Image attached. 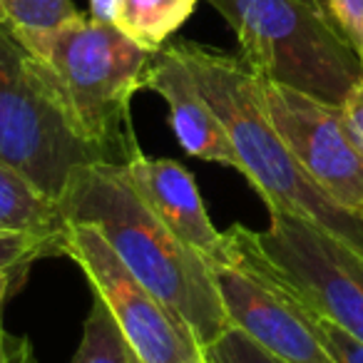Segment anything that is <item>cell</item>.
Listing matches in <instances>:
<instances>
[{
  "mask_svg": "<svg viewBox=\"0 0 363 363\" xmlns=\"http://www.w3.org/2000/svg\"><path fill=\"white\" fill-rule=\"evenodd\" d=\"M60 209L67 222L92 224L122 264L187 323L202 348L232 326L212 264L142 202L122 164L97 162L77 169Z\"/></svg>",
  "mask_w": 363,
  "mask_h": 363,
  "instance_id": "6da1fadb",
  "label": "cell"
},
{
  "mask_svg": "<svg viewBox=\"0 0 363 363\" xmlns=\"http://www.w3.org/2000/svg\"><path fill=\"white\" fill-rule=\"evenodd\" d=\"M172 48L187 62L204 97L224 122L239 160L237 172L247 177L269 212L306 217L363 252L361 217L333 202L303 172L269 120L259 92V77L242 55H229L189 40H177Z\"/></svg>",
  "mask_w": 363,
  "mask_h": 363,
  "instance_id": "7a4b0ae2",
  "label": "cell"
},
{
  "mask_svg": "<svg viewBox=\"0 0 363 363\" xmlns=\"http://www.w3.org/2000/svg\"><path fill=\"white\" fill-rule=\"evenodd\" d=\"M23 43L48 70L75 130L112 164H127L140 152L130 105L145 90L155 52L85 13Z\"/></svg>",
  "mask_w": 363,
  "mask_h": 363,
  "instance_id": "3957f363",
  "label": "cell"
},
{
  "mask_svg": "<svg viewBox=\"0 0 363 363\" xmlns=\"http://www.w3.org/2000/svg\"><path fill=\"white\" fill-rule=\"evenodd\" d=\"M227 21L242 60L262 80L343 105L363 62L323 6L303 0H207Z\"/></svg>",
  "mask_w": 363,
  "mask_h": 363,
  "instance_id": "277c9868",
  "label": "cell"
},
{
  "mask_svg": "<svg viewBox=\"0 0 363 363\" xmlns=\"http://www.w3.org/2000/svg\"><path fill=\"white\" fill-rule=\"evenodd\" d=\"M0 160L55 202L77 169L110 162L75 130L48 70L8 23H0Z\"/></svg>",
  "mask_w": 363,
  "mask_h": 363,
  "instance_id": "5b68a950",
  "label": "cell"
},
{
  "mask_svg": "<svg viewBox=\"0 0 363 363\" xmlns=\"http://www.w3.org/2000/svg\"><path fill=\"white\" fill-rule=\"evenodd\" d=\"M224 237L313 313L363 343V252L291 212H269L264 232L232 224Z\"/></svg>",
  "mask_w": 363,
  "mask_h": 363,
  "instance_id": "8992f818",
  "label": "cell"
},
{
  "mask_svg": "<svg viewBox=\"0 0 363 363\" xmlns=\"http://www.w3.org/2000/svg\"><path fill=\"white\" fill-rule=\"evenodd\" d=\"M65 242V257L80 267L142 363H207L187 323L122 264L92 224L67 222Z\"/></svg>",
  "mask_w": 363,
  "mask_h": 363,
  "instance_id": "52a82bcc",
  "label": "cell"
},
{
  "mask_svg": "<svg viewBox=\"0 0 363 363\" xmlns=\"http://www.w3.org/2000/svg\"><path fill=\"white\" fill-rule=\"evenodd\" d=\"M264 110L308 177L336 204L358 212L363 204V150L341 105L259 77Z\"/></svg>",
  "mask_w": 363,
  "mask_h": 363,
  "instance_id": "ba28073f",
  "label": "cell"
},
{
  "mask_svg": "<svg viewBox=\"0 0 363 363\" xmlns=\"http://www.w3.org/2000/svg\"><path fill=\"white\" fill-rule=\"evenodd\" d=\"M212 272L232 326L284 363H336L318 338L306 303L237 252L227 237L224 259L212 262Z\"/></svg>",
  "mask_w": 363,
  "mask_h": 363,
  "instance_id": "9c48e42d",
  "label": "cell"
},
{
  "mask_svg": "<svg viewBox=\"0 0 363 363\" xmlns=\"http://www.w3.org/2000/svg\"><path fill=\"white\" fill-rule=\"evenodd\" d=\"M125 177L142 202L177 234L199 252L209 264L224 259V232H217L204 207L194 177L179 162L137 152L127 164Z\"/></svg>",
  "mask_w": 363,
  "mask_h": 363,
  "instance_id": "30bf717a",
  "label": "cell"
},
{
  "mask_svg": "<svg viewBox=\"0 0 363 363\" xmlns=\"http://www.w3.org/2000/svg\"><path fill=\"white\" fill-rule=\"evenodd\" d=\"M145 90H152L169 107V127L179 140L182 150L189 157L239 169L234 145L229 140L224 122L204 97L192 70L182 60L179 52L167 43L155 52L147 70Z\"/></svg>",
  "mask_w": 363,
  "mask_h": 363,
  "instance_id": "8fae6325",
  "label": "cell"
},
{
  "mask_svg": "<svg viewBox=\"0 0 363 363\" xmlns=\"http://www.w3.org/2000/svg\"><path fill=\"white\" fill-rule=\"evenodd\" d=\"M0 229L40 234H60L67 229L60 202L40 192L28 177H23L3 160H0Z\"/></svg>",
  "mask_w": 363,
  "mask_h": 363,
  "instance_id": "7c38bea8",
  "label": "cell"
},
{
  "mask_svg": "<svg viewBox=\"0 0 363 363\" xmlns=\"http://www.w3.org/2000/svg\"><path fill=\"white\" fill-rule=\"evenodd\" d=\"M199 0H117L112 26L150 52L169 43L197 11Z\"/></svg>",
  "mask_w": 363,
  "mask_h": 363,
  "instance_id": "4fadbf2b",
  "label": "cell"
},
{
  "mask_svg": "<svg viewBox=\"0 0 363 363\" xmlns=\"http://www.w3.org/2000/svg\"><path fill=\"white\" fill-rule=\"evenodd\" d=\"M70 363H142L127 338L122 336L120 326L115 323L112 313L105 308V303H92L90 316L85 318L82 328V341L77 346Z\"/></svg>",
  "mask_w": 363,
  "mask_h": 363,
  "instance_id": "5bb4252c",
  "label": "cell"
},
{
  "mask_svg": "<svg viewBox=\"0 0 363 363\" xmlns=\"http://www.w3.org/2000/svg\"><path fill=\"white\" fill-rule=\"evenodd\" d=\"M65 232L40 234L0 229V272L28 274L30 267L48 257H65Z\"/></svg>",
  "mask_w": 363,
  "mask_h": 363,
  "instance_id": "9a60e30c",
  "label": "cell"
},
{
  "mask_svg": "<svg viewBox=\"0 0 363 363\" xmlns=\"http://www.w3.org/2000/svg\"><path fill=\"white\" fill-rule=\"evenodd\" d=\"M8 26L18 38H33L55 30L62 23L80 16L72 0H3Z\"/></svg>",
  "mask_w": 363,
  "mask_h": 363,
  "instance_id": "2e32d148",
  "label": "cell"
},
{
  "mask_svg": "<svg viewBox=\"0 0 363 363\" xmlns=\"http://www.w3.org/2000/svg\"><path fill=\"white\" fill-rule=\"evenodd\" d=\"M204 356L207 363H284L237 326H229L217 341L209 343Z\"/></svg>",
  "mask_w": 363,
  "mask_h": 363,
  "instance_id": "e0dca14e",
  "label": "cell"
},
{
  "mask_svg": "<svg viewBox=\"0 0 363 363\" xmlns=\"http://www.w3.org/2000/svg\"><path fill=\"white\" fill-rule=\"evenodd\" d=\"M308 308V306H306ZM311 311V308H308ZM313 318V328H316L318 338L326 346V351L333 356L336 363H363V343L356 341L351 333L343 331L338 323L328 321V318L318 316V313L311 311Z\"/></svg>",
  "mask_w": 363,
  "mask_h": 363,
  "instance_id": "ac0fdd59",
  "label": "cell"
},
{
  "mask_svg": "<svg viewBox=\"0 0 363 363\" xmlns=\"http://www.w3.org/2000/svg\"><path fill=\"white\" fill-rule=\"evenodd\" d=\"M326 11L363 62V0H326Z\"/></svg>",
  "mask_w": 363,
  "mask_h": 363,
  "instance_id": "d6986e66",
  "label": "cell"
},
{
  "mask_svg": "<svg viewBox=\"0 0 363 363\" xmlns=\"http://www.w3.org/2000/svg\"><path fill=\"white\" fill-rule=\"evenodd\" d=\"M0 363H38L33 346L26 336L0 333Z\"/></svg>",
  "mask_w": 363,
  "mask_h": 363,
  "instance_id": "ffe728a7",
  "label": "cell"
},
{
  "mask_svg": "<svg viewBox=\"0 0 363 363\" xmlns=\"http://www.w3.org/2000/svg\"><path fill=\"white\" fill-rule=\"evenodd\" d=\"M341 107H343V115H346V122H348V127H351L353 137H356V142L363 150V80L348 92V97L343 100Z\"/></svg>",
  "mask_w": 363,
  "mask_h": 363,
  "instance_id": "44dd1931",
  "label": "cell"
},
{
  "mask_svg": "<svg viewBox=\"0 0 363 363\" xmlns=\"http://www.w3.org/2000/svg\"><path fill=\"white\" fill-rule=\"evenodd\" d=\"M26 277L28 274H21V272H0V313H3V303H6V298L23 286ZM0 333H3V328H0Z\"/></svg>",
  "mask_w": 363,
  "mask_h": 363,
  "instance_id": "7402d4cb",
  "label": "cell"
},
{
  "mask_svg": "<svg viewBox=\"0 0 363 363\" xmlns=\"http://www.w3.org/2000/svg\"><path fill=\"white\" fill-rule=\"evenodd\" d=\"M115 8L117 0H90V18L100 23H112L115 21Z\"/></svg>",
  "mask_w": 363,
  "mask_h": 363,
  "instance_id": "603a6c76",
  "label": "cell"
},
{
  "mask_svg": "<svg viewBox=\"0 0 363 363\" xmlns=\"http://www.w3.org/2000/svg\"><path fill=\"white\" fill-rule=\"evenodd\" d=\"M0 23H8V16H6V8H3V0H0Z\"/></svg>",
  "mask_w": 363,
  "mask_h": 363,
  "instance_id": "cb8c5ba5",
  "label": "cell"
},
{
  "mask_svg": "<svg viewBox=\"0 0 363 363\" xmlns=\"http://www.w3.org/2000/svg\"><path fill=\"white\" fill-rule=\"evenodd\" d=\"M303 3H308V6H323V0H303Z\"/></svg>",
  "mask_w": 363,
  "mask_h": 363,
  "instance_id": "d4e9b609",
  "label": "cell"
},
{
  "mask_svg": "<svg viewBox=\"0 0 363 363\" xmlns=\"http://www.w3.org/2000/svg\"><path fill=\"white\" fill-rule=\"evenodd\" d=\"M356 214H358V217H361V222H363V204H361V207H358V212H356Z\"/></svg>",
  "mask_w": 363,
  "mask_h": 363,
  "instance_id": "484cf974",
  "label": "cell"
}]
</instances>
